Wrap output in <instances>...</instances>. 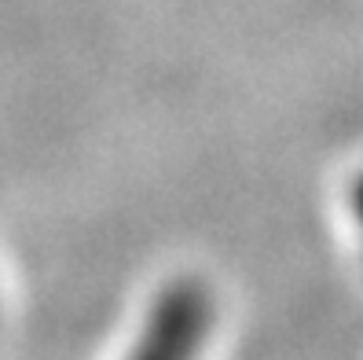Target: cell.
<instances>
[{
  "label": "cell",
  "instance_id": "1",
  "mask_svg": "<svg viewBox=\"0 0 363 360\" xmlns=\"http://www.w3.org/2000/svg\"><path fill=\"white\" fill-rule=\"evenodd\" d=\"M213 316V294L202 280H173L155 294L125 360H199Z\"/></svg>",
  "mask_w": 363,
  "mask_h": 360
}]
</instances>
